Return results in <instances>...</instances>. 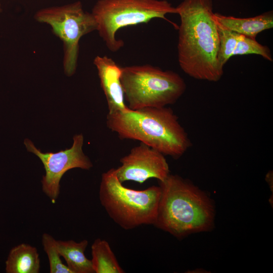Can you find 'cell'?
Returning a JSON list of instances; mask_svg holds the SVG:
<instances>
[{"mask_svg": "<svg viewBox=\"0 0 273 273\" xmlns=\"http://www.w3.org/2000/svg\"><path fill=\"white\" fill-rule=\"evenodd\" d=\"M177 58L181 70L201 80L219 81L223 69L217 61L219 36L212 0H184L176 7Z\"/></svg>", "mask_w": 273, "mask_h": 273, "instance_id": "cell-1", "label": "cell"}, {"mask_svg": "<svg viewBox=\"0 0 273 273\" xmlns=\"http://www.w3.org/2000/svg\"><path fill=\"white\" fill-rule=\"evenodd\" d=\"M161 196L153 225L177 239L214 226V202L190 180L170 174L159 181Z\"/></svg>", "mask_w": 273, "mask_h": 273, "instance_id": "cell-2", "label": "cell"}, {"mask_svg": "<svg viewBox=\"0 0 273 273\" xmlns=\"http://www.w3.org/2000/svg\"><path fill=\"white\" fill-rule=\"evenodd\" d=\"M106 125L121 139L139 141L176 159L192 145L177 116L169 107L127 108L108 113Z\"/></svg>", "mask_w": 273, "mask_h": 273, "instance_id": "cell-3", "label": "cell"}, {"mask_svg": "<svg viewBox=\"0 0 273 273\" xmlns=\"http://www.w3.org/2000/svg\"><path fill=\"white\" fill-rule=\"evenodd\" d=\"M160 196L159 186L139 191L124 187L117 178L115 168L102 175L99 191L100 203L109 217L124 230L153 224Z\"/></svg>", "mask_w": 273, "mask_h": 273, "instance_id": "cell-4", "label": "cell"}, {"mask_svg": "<svg viewBox=\"0 0 273 273\" xmlns=\"http://www.w3.org/2000/svg\"><path fill=\"white\" fill-rule=\"evenodd\" d=\"M120 80L127 106L133 110L174 104L187 88L176 72L150 64L121 67Z\"/></svg>", "mask_w": 273, "mask_h": 273, "instance_id": "cell-5", "label": "cell"}, {"mask_svg": "<svg viewBox=\"0 0 273 273\" xmlns=\"http://www.w3.org/2000/svg\"><path fill=\"white\" fill-rule=\"evenodd\" d=\"M92 14L99 35L109 51L116 52L124 46L116 37L120 29L155 18L169 21L165 16L177 14V10L166 0H99Z\"/></svg>", "mask_w": 273, "mask_h": 273, "instance_id": "cell-6", "label": "cell"}, {"mask_svg": "<svg viewBox=\"0 0 273 273\" xmlns=\"http://www.w3.org/2000/svg\"><path fill=\"white\" fill-rule=\"evenodd\" d=\"M34 18L39 22L49 25L63 43V68L68 76L76 70L79 42L84 35L97 29L92 13L85 11L80 2L44 8L38 10Z\"/></svg>", "mask_w": 273, "mask_h": 273, "instance_id": "cell-7", "label": "cell"}, {"mask_svg": "<svg viewBox=\"0 0 273 273\" xmlns=\"http://www.w3.org/2000/svg\"><path fill=\"white\" fill-rule=\"evenodd\" d=\"M73 139L70 148L55 153L42 152L27 139L24 142L27 151L37 156L43 165L46 173L41 180L42 190L53 203H55L59 196L60 180L66 172L75 168L89 170L93 166L82 151L83 135L76 134Z\"/></svg>", "mask_w": 273, "mask_h": 273, "instance_id": "cell-8", "label": "cell"}, {"mask_svg": "<svg viewBox=\"0 0 273 273\" xmlns=\"http://www.w3.org/2000/svg\"><path fill=\"white\" fill-rule=\"evenodd\" d=\"M120 162L121 166L115 169L121 183L133 181L142 184L152 178L163 181L170 174L165 156L141 142L122 157Z\"/></svg>", "mask_w": 273, "mask_h": 273, "instance_id": "cell-9", "label": "cell"}, {"mask_svg": "<svg viewBox=\"0 0 273 273\" xmlns=\"http://www.w3.org/2000/svg\"><path fill=\"white\" fill-rule=\"evenodd\" d=\"M93 63L97 69L100 85L106 97L108 113L128 108L125 103L120 80L121 67L107 56H97Z\"/></svg>", "mask_w": 273, "mask_h": 273, "instance_id": "cell-10", "label": "cell"}, {"mask_svg": "<svg viewBox=\"0 0 273 273\" xmlns=\"http://www.w3.org/2000/svg\"><path fill=\"white\" fill-rule=\"evenodd\" d=\"M215 20L226 29L252 39L260 32L273 27V12L269 11L249 18H237L214 13Z\"/></svg>", "mask_w": 273, "mask_h": 273, "instance_id": "cell-11", "label": "cell"}, {"mask_svg": "<svg viewBox=\"0 0 273 273\" xmlns=\"http://www.w3.org/2000/svg\"><path fill=\"white\" fill-rule=\"evenodd\" d=\"M40 268L37 248L24 243L11 248L5 262L7 273H39Z\"/></svg>", "mask_w": 273, "mask_h": 273, "instance_id": "cell-12", "label": "cell"}, {"mask_svg": "<svg viewBox=\"0 0 273 273\" xmlns=\"http://www.w3.org/2000/svg\"><path fill=\"white\" fill-rule=\"evenodd\" d=\"M87 240L76 242L72 240H57L59 253L72 273H94L91 260L85 255Z\"/></svg>", "mask_w": 273, "mask_h": 273, "instance_id": "cell-13", "label": "cell"}, {"mask_svg": "<svg viewBox=\"0 0 273 273\" xmlns=\"http://www.w3.org/2000/svg\"><path fill=\"white\" fill-rule=\"evenodd\" d=\"M91 252V261L95 272H125L119 265L109 243L106 240L96 239L92 245Z\"/></svg>", "mask_w": 273, "mask_h": 273, "instance_id": "cell-14", "label": "cell"}, {"mask_svg": "<svg viewBox=\"0 0 273 273\" xmlns=\"http://www.w3.org/2000/svg\"><path fill=\"white\" fill-rule=\"evenodd\" d=\"M217 25L219 36L217 61L220 67L223 69L224 65L233 56L240 34L226 29L218 23Z\"/></svg>", "mask_w": 273, "mask_h": 273, "instance_id": "cell-15", "label": "cell"}, {"mask_svg": "<svg viewBox=\"0 0 273 273\" xmlns=\"http://www.w3.org/2000/svg\"><path fill=\"white\" fill-rule=\"evenodd\" d=\"M41 243L47 254L51 273H72L68 266L63 263L57 246V240L48 233H43Z\"/></svg>", "mask_w": 273, "mask_h": 273, "instance_id": "cell-16", "label": "cell"}, {"mask_svg": "<svg viewBox=\"0 0 273 273\" xmlns=\"http://www.w3.org/2000/svg\"><path fill=\"white\" fill-rule=\"evenodd\" d=\"M251 54L260 55L269 61H272L271 51L267 46L262 45L256 39L239 34L233 56Z\"/></svg>", "mask_w": 273, "mask_h": 273, "instance_id": "cell-17", "label": "cell"}, {"mask_svg": "<svg viewBox=\"0 0 273 273\" xmlns=\"http://www.w3.org/2000/svg\"><path fill=\"white\" fill-rule=\"evenodd\" d=\"M1 11V2H0V12Z\"/></svg>", "mask_w": 273, "mask_h": 273, "instance_id": "cell-18", "label": "cell"}]
</instances>
